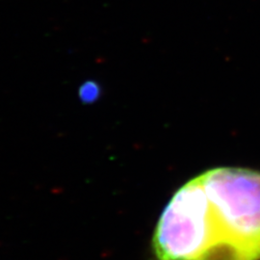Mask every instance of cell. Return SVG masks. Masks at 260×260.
I'll return each instance as SVG.
<instances>
[{
  "mask_svg": "<svg viewBox=\"0 0 260 260\" xmlns=\"http://www.w3.org/2000/svg\"><path fill=\"white\" fill-rule=\"evenodd\" d=\"M157 260H260V172L208 170L169 201L152 236Z\"/></svg>",
  "mask_w": 260,
  "mask_h": 260,
  "instance_id": "obj_1",
  "label": "cell"
}]
</instances>
